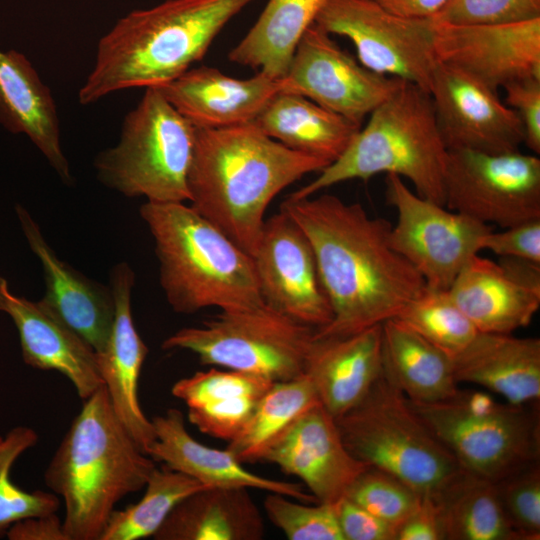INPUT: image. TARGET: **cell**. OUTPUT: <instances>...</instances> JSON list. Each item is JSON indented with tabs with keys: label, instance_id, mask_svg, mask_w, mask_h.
<instances>
[{
	"label": "cell",
	"instance_id": "7bdbcfd3",
	"mask_svg": "<svg viewBox=\"0 0 540 540\" xmlns=\"http://www.w3.org/2000/svg\"><path fill=\"white\" fill-rule=\"evenodd\" d=\"M504 103L518 115L524 128V144L540 153V78H526L506 85Z\"/></svg>",
	"mask_w": 540,
	"mask_h": 540
},
{
	"label": "cell",
	"instance_id": "8992f818",
	"mask_svg": "<svg viewBox=\"0 0 540 540\" xmlns=\"http://www.w3.org/2000/svg\"><path fill=\"white\" fill-rule=\"evenodd\" d=\"M447 153L429 92L403 81L369 114L342 155L289 196L310 197L341 182L383 173L409 180L420 197L444 206Z\"/></svg>",
	"mask_w": 540,
	"mask_h": 540
},
{
	"label": "cell",
	"instance_id": "4dcf8cb0",
	"mask_svg": "<svg viewBox=\"0 0 540 540\" xmlns=\"http://www.w3.org/2000/svg\"><path fill=\"white\" fill-rule=\"evenodd\" d=\"M382 373L410 401L434 403L459 391L452 357L395 318L382 323Z\"/></svg>",
	"mask_w": 540,
	"mask_h": 540
},
{
	"label": "cell",
	"instance_id": "d6a6232c",
	"mask_svg": "<svg viewBox=\"0 0 540 540\" xmlns=\"http://www.w3.org/2000/svg\"><path fill=\"white\" fill-rule=\"evenodd\" d=\"M434 498L444 540H518L494 482L463 470Z\"/></svg>",
	"mask_w": 540,
	"mask_h": 540
},
{
	"label": "cell",
	"instance_id": "ffe728a7",
	"mask_svg": "<svg viewBox=\"0 0 540 540\" xmlns=\"http://www.w3.org/2000/svg\"><path fill=\"white\" fill-rule=\"evenodd\" d=\"M134 282V272L126 262L112 268L109 285L115 303L114 321L105 347L96 353V360L116 416L146 453L155 441V431L138 398L139 378L149 350L137 332L132 316Z\"/></svg>",
	"mask_w": 540,
	"mask_h": 540
},
{
	"label": "cell",
	"instance_id": "836d02e7",
	"mask_svg": "<svg viewBox=\"0 0 540 540\" xmlns=\"http://www.w3.org/2000/svg\"><path fill=\"white\" fill-rule=\"evenodd\" d=\"M321 404L304 374L274 382L259 400L243 430L226 449L241 463L261 462L266 451L307 410Z\"/></svg>",
	"mask_w": 540,
	"mask_h": 540
},
{
	"label": "cell",
	"instance_id": "e575fe53",
	"mask_svg": "<svg viewBox=\"0 0 540 540\" xmlns=\"http://www.w3.org/2000/svg\"><path fill=\"white\" fill-rule=\"evenodd\" d=\"M198 480L162 464L155 466L142 498L111 514L100 540L153 537L173 508L190 494L207 488Z\"/></svg>",
	"mask_w": 540,
	"mask_h": 540
},
{
	"label": "cell",
	"instance_id": "ac0fdd59",
	"mask_svg": "<svg viewBox=\"0 0 540 540\" xmlns=\"http://www.w3.org/2000/svg\"><path fill=\"white\" fill-rule=\"evenodd\" d=\"M448 293L479 332L513 334L527 327L540 308V264L472 256Z\"/></svg>",
	"mask_w": 540,
	"mask_h": 540
},
{
	"label": "cell",
	"instance_id": "d4e9b609",
	"mask_svg": "<svg viewBox=\"0 0 540 540\" xmlns=\"http://www.w3.org/2000/svg\"><path fill=\"white\" fill-rule=\"evenodd\" d=\"M381 331L378 324L344 337L314 335L304 375L334 418L357 405L381 376Z\"/></svg>",
	"mask_w": 540,
	"mask_h": 540
},
{
	"label": "cell",
	"instance_id": "9c48e42d",
	"mask_svg": "<svg viewBox=\"0 0 540 540\" xmlns=\"http://www.w3.org/2000/svg\"><path fill=\"white\" fill-rule=\"evenodd\" d=\"M410 403L466 472L496 483L539 462V405L501 403L487 390L461 389L448 400Z\"/></svg>",
	"mask_w": 540,
	"mask_h": 540
},
{
	"label": "cell",
	"instance_id": "f1b7e54d",
	"mask_svg": "<svg viewBox=\"0 0 540 540\" xmlns=\"http://www.w3.org/2000/svg\"><path fill=\"white\" fill-rule=\"evenodd\" d=\"M265 523L247 488L207 487L181 500L155 540H261Z\"/></svg>",
	"mask_w": 540,
	"mask_h": 540
},
{
	"label": "cell",
	"instance_id": "f35d334b",
	"mask_svg": "<svg viewBox=\"0 0 540 540\" xmlns=\"http://www.w3.org/2000/svg\"><path fill=\"white\" fill-rule=\"evenodd\" d=\"M290 497L269 493L263 502L268 519L289 540H344L334 504L292 501Z\"/></svg>",
	"mask_w": 540,
	"mask_h": 540
},
{
	"label": "cell",
	"instance_id": "ab89813d",
	"mask_svg": "<svg viewBox=\"0 0 540 540\" xmlns=\"http://www.w3.org/2000/svg\"><path fill=\"white\" fill-rule=\"evenodd\" d=\"M518 540L540 539V465H527L495 483Z\"/></svg>",
	"mask_w": 540,
	"mask_h": 540
},
{
	"label": "cell",
	"instance_id": "7c38bea8",
	"mask_svg": "<svg viewBox=\"0 0 540 540\" xmlns=\"http://www.w3.org/2000/svg\"><path fill=\"white\" fill-rule=\"evenodd\" d=\"M386 199L396 210L389 240L422 276L427 287L448 290L480 240L492 229L464 214L420 197L401 177L386 175Z\"/></svg>",
	"mask_w": 540,
	"mask_h": 540
},
{
	"label": "cell",
	"instance_id": "f546056e",
	"mask_svg": "<svg viewBox=\"0 0 540 540\" xmlns=\"http://www.w3.org/2000/svg\"><path fill=\"white\" fill-rule=\"evenodd\" d=\"M291 150L331 164L349 146L361 125L299 94H274L251 122Z\"/></svg>",
	"mask_w": 540,
	"mask_h": 540
},
{
	"label": "cell",
	"instance_id": "83f0119b",
	"mask_svg": "<svg viewBox=\"0 0 540 540\" xmlns=\"http://www.w3.org/2000/svg\"><path fill=\"white\" fill-rule=\"evenodd\" d=\"M273 383L258 374L210 368L176 381L171 393L185 403L189 422L201 433L230 442Z\"/></svg>",
	"mask_w": 540,
	"mask_h": 540
},
{
	"label": "cell",
	"instance_id": "2e32d148",
	"mask_svg": "<svg viewBox=\"0 0 540 540\" xmlns=\"http://www.w3.org/2000/svg\"><path fill=\"white\" fill-rule=\"evenodd\" d=\"M429 94L447 150L486 154L520 151L525 138L523 125L498 92L437 61Z\"/></svg>",
	"mask_w": 540,
	"mask_h": 540
},
{
	"label": "cell",
	"instance_id": "f6af8a7d",
	"mask_svg": "<svg viewBox=\"0 0 540 540\" xmlns=\"http://www.w3.org/2000/svg\"><path fill=\"white\" fill-rule=\"evenodd\" d=\"M396 540H444L434 498L422 496L419 507L398 527Z\"/></svg>",
	"mask_w": 540,
	"mask_h": 540
},
{
	"label": "cell",
	"instance_id": "277c9868",
	"mask_svg": "<svg viewBox=\"0 0 540 540\" xmlns=\"http://www.w3.org/2000/svg\"><path fill=\"white\" fill-rule=\"evenodd\" d=\"M155 463L116 416L104 385L85 399L44 472L63 501L68 540H100L116 504L144 488Z\"/></svg>",
	"mask_w": 540,
	"mask_h": 540
},
{
	"label": "cell",
	"instance_id": "cb8c5ba5",
	"mask_svg": "<svg viewBox=\"0 0 540 540\" xmlns=\"http://www.w3.org/2000/svg\"><path fill=\"white\" fill-rule=\"evenodd\" d=\"M155 441L146 454L155 462L182 472L208 487H243L278 493L294 500L317 503L298 483L266 478L244 468L227 449L197 441L187 431L182 412L176 408L152 419Z\"/></svg>",
	"mask_w": 540,
	"mask_h": 540
},
{
	"label": "cell",
	"instance_id": "ee69618b",
	"mask_svg": "<svg viewBox=\"0 0 540 540\" xmlns=\"http://www.w3.org/2000/svg\"><path fill=\"white\" fill-rule=\"evenodd\" d=\"M344 540H396L398 527L363 509L346 497L334 503Z\"/></svg>",
	"mask_w": 540,
	"mask_h": 540
},
{
	"label": "cell",
	"instance_id": "1f68e13d",
	"mask_svg": "<svg viewBox=\"0 0 540 540\" xmlns=\"http://www.w3.org/2000/svg\"><path fill=\"white\" fill-rule=\"evenodd\" d=\"M327 0H268L255 24L229 52L231 62L283 78L304 32Z\"/></svg>",
	"mask_w": 540,
	"mask_h": 540
},
{
	"label": "cell",
	"instance_id": "b9f144b4",
	"mask_svg": "<svg viewBox=\"0 0 540 540\" xmlns=\"http://www.w3.org/2000/svg\"><path fill=\"white\" fill-rule=\"evenodd\" d=\"M480 250H488L499 257L528 260L540 264V218L503 228L493 229L480 240Z\"/></svg>",
	"mask_w": 540,
	"mask_h": 540
},
{
	"label": "cell",
	"instance_id": "8d00e7d4",
	"mask_svg": "<svg viewBox=\"0 0 540 540\" xmlns=\"http://www.w3.org/2000/svg\"><path fill=\"white\" fill-rule=\"evenodd\" d=\"M38 433L28 426H16L0 435V538L6 536L15 522L30 517L56 513L60 499L53 492H28L11 479V469L17 459L34 447Z\"/></svg>",
	"mask_w": 540,
	"mask_h": 540
},
{
	"label": "cell",
	"instance_id": "44dd1931",
	"mask_svg": "<svg viewBox=\"0 0 540 540\" xmlns=\"http://www.w3.org/2000/svg\"><path fill=\"white\" fill-rule=\"evenodd\" d=\"M16 214L29 247L42 266L45 293L39 302L95 353L100 352L110 336L115 315L110 285L92 280L62 261L24 207L17 205Z\"/></svg>",
	"mask_w": 540,
	"mask_h": 540
},
{
	"label": "cell",
	"instance_id": "484cf974",
	"mask_svg": "<svg viewBox=\"0 0 540 540\" xmlns=\"http://www.w3.org/2000/svg\"><path fill=\"white\" fill-rule=\"evenodd\" d=\"M452 363L458 383L479 385L512 405H539V338L478 332Z\"/></svg>",
	"mask_w": 540,
	"mask_h": 540
},
{
	"label": "cell",
	"instance_id": "7a4b0ae2",
	"mask_svg": "<svg viewBox=\"0 0 540 540\" xmlns=\"http://www.w3.org/2000/svg\"><path fill=\"white\" fill-rule=\"evenodd\" d=\"M326 166L325 161L268 137L252 123L196 128L187 177L190 206L253 256L274 197Z\"/></svg>",
	"mask_w": 540,
	"mask_h": 540
},
{
	"label": "cell",
	"instance_id": "30bf717a",
	"mask_svg": "<svg viewBox=\"0 0 540 540\" xmlns=\"http://www.w3.org/2000/svg\"><path fill=\"white\" fill-rule=\"evenodd\" d=\"M315 331L264 303L221 311L200 326L181 328L161 347L188 350L203 365L288 381L304 374Z\"/></svg>",
	"mask_w": 540,
	"mask_h": 540
},
{
	"label": "cell",
	"instance_id": "9a60e30c",
	"mask_svg": "<svg viewBox=\"0 0 540 540\" xmlns=\"http://www.w3.org/2000/svg\"><path fill=\"white\" fill-rule=\"evenodd\" d=\"M263 302L316 329L332 320L311 244L283 210L265 220L252 256Z\"/></svg>",
	"mask_w": 540,
	"mask_h": 540
},
{
	"label": "cell",
	"instance_id": "d6986e66",
	"mask_svg": "<svg viewBox=\"0 0 540 540\" xmlns=\"http://www.w3.org/2000/svg\"><path fill=\"white\" fill-rule=\"evenodd\" d=\"M261 462L298 477L317 502L334 504L369 465L344 445L335 418L321 405L302 414L266 451Z\"/></svg>",
	"mask_w": 540,
	"mask_h": 540
},
{
	"label": "cell",
	"instance_id": "603a6c76",
	"mask_svg": "<svg viewBox=\"0 0 540 540\" xmlns=\"http://www.w3.org/2000/svg\"><path fill=\"white\" fill-rule=\"evenodd\" d=\"M156 88L196 128L217 129L251 123L266 102L284 90V81L262 72L237 79L200 66Z\"/></svg>",
	"mask_w": 540,
	"mask_h": 540
},
{
	"label": "cell",
	"instance_id": "7dc6e473",
	"mask_svg": "<svg viewBox=\"0 0 540 540\" xmlns=\"http://www.w3.org/2000/svg\"><path fill=\"white\" fill-rule=\"evenodd\" d=\"M393 14L410 18H433L448 0H367Z\"/></svg>",
	"mask_w": 540,
	"mask_h": 540
},
{
	"label": "cell",
	"instance_id": "8fae6325",
	"mask_svg": "<svg viewBox=\"0 0 540 540\" xmlns=\"http://www.w3.org/2000/svg\"><path fill=\"white\" fill-rule=\"evenodd\" d=\"M314 23L348 38L369 70L429 92L437 63L434 18L399 16L367 0H327Z\"/></svg>",
	"mask_w": 540,
	"mask_h": 540
},
{
	"label": "cell",
	"instance_id": "60d3db41",
	"mask_svg": "<svg viewBox=\"0 0 540 540\" xmlns=\"http://www.w3.org/2000/svg\"><path fill=\"white\" fill-rule=\"evenodd\" d=\"M433 18L457 25L532 20L540 18V0H448Z\"/></svg>",
	"mask_w": 540,
	"mask_h": 540
},
{
	"label": "cell",
	"instance_id": "52a82bcc",
	"mask_svg": "<svg viewBox=\"0 0 540 540\" xmlns=\"http://www.w3.org/2000/svg\"><path fill=\"white\" fill-rule=\"evenodd\" d=\"M348 451L422 496L440 493L463 469L383 373L364 398L335 418Z\"/></svg>",
	"mask_w": 540,
	"mask_h": 540
},
{
	"label": "cell",
	"instance_id": "ba28073f",
	"mask_svg": "<svg viewBox=\"0 0 540 540\" xmlns=\"http://www.w3.org/2000/svg\"><path fill=\"white\" fill-rule=\"evenodd\" d=\"M195 139L196 127L148 87L126 114L118 143L96 156L97 178L126 197L184 203Z\"/></svg>",
	"mask_w": 540,
	"mask_h": 540
},
{
	"label": "cell",
	"instance_id": "74e56055",
	"mask_svg": "<svg viewBox=\"0 0 540 540\" xmlns=\"http://www.w3.org/2000/svg\"><path fill=\"white\" fill-rule=\"evenodd\" d=\"M344 497L397 527L420 505L422 495L396 476L368 466Z\"/></svg>",
	"mask_w": 540,
	"mask_h": 540
},
{
	"label": "cell",
	"instance_id": "5bb4252c",
	"mask_svg": "<svg viewBox=\"0 0 540 540\" xmlns=\"http://www.w3.org/2000/svg\"><path fill=\"white\" fill-rule=\"evenodd\" d=\"M283 81V91L358 125L403 82L363 66L315 23L301 37Z\"/></svg>",
	"mask_w": 540,
	"mask_h": 540
},
{
	"label": "cell",
	"instance_id": "bcb514c9",
	"mask_svg": "<svg viewBox=\"0 0 540 540\" xmlns=\"http://www.w3.org/2000/svg\"><path fill=\"white\" fill-rule=\"evenodd\" d=\"M6 537L9 540H68L63 521L56 513L21 519L9 527Z\"/></svg>",
	"mask_w": 540,
	"mask_h": 540
},
{
	"label": "cell",
	"instance_id": "4316f807",
	"mask_svg": "<svg viewBox=\"0 0 540 540\" xmlns=\"http://www.w3.org/2000/svg\"><path fill=\"white\" fill-rule=\"evenodd\" d=\"M0 123L27 135L61 180L72 182L52 94L31 63L15 51L0 52Z\"/></svg>",
	"mask_w": 540,
	"mask_h": 540
},
{
	"label": "cell",
	"instance_id": "e0dca14e",
	"mask_svg": "<svg viewBox=\"0 0 540 540\" xmlns=\"http://www.w3.org/2000/svg\"><path fill=\"white\" fill-rule=\"evenodd\" d=\"M434 52L438 62L498 92L512 82L540 78V18L468 25L436 21Z\"/></svg>",
	"mask_w": 540,
	"mask_h": 540
},
{
	"label": "cell",
	"instance_id": "6da1fadb",
	"mask_svg": "<svg viewBox=\"0 0 540 540\" xmlns=\"http://www.w3.org/2000/svg\"><path fill=\"white\" fill-rule=\"evenodd\" d=\"M303 230L314 252L332 320L316 337H344L395 318L426 284L390 244L392 224L359 203L323 194L280 207Z\"/></svg>",
	"mask_w": 540,
	"mask_h": 540
},
{
	"label": "cell",
	"instance_id": "3957f363",
	"mask_svg": "<svg viewBox=\"0 0 540 540\" xmlns=\"http://www.w3.org/2000/svg\"><path fill=\"white\" fill-rule=\"evenodd\" d=\"M252 1L166 0L128 13L98 42L79 102L88 105L116 91L158 87L177 78Z\"/></svg>",
	"mask_w": 540,
	"mask_h": 540
},
{
	"label": "cell",
	"instance_id": "7402d4cb",
	"mask_svg": "<svg viewBox=\"0 0 540 540\" xmlns=\"http://www.w3.org/2000/svg\"><path fill=\"white\" fill-rule=\"evenodd\" d=\"M0 311L8 314L19 334L24 362L66 377L84 401L102 385L95 351L39 301L17 296L0 277Z\"/></svg>",
	"mask_w": 540,
	"mask_h": 540
},
{
	"label": "cell",
	"instance_id": "5b68a950",
	"mask_svg": "<svg viewBox=\"0 0 540 540\" xmlns=\"http://www.w3.org/2000/svg\"><path fill=\"white\" fill-rule=\"evenodd\" d=\"M139 213L153 237L160 284L173 311L264 304L252 256L194 208L147 201Z\"/></svg>",
	"mask_w": 540,
	"mask_h": 540
},
{
	"label": "cell",
	"instance_id": "4fadbf2b",
	"mask_svg": "<svg viewBox=\"0 0 540 540\" xmlns=\"http://www.w3.org/2000/svg\"><path fill=\"white\" fill-rule=\"evenodd\" d=\"M444 191L447 209L486 225L540 218V159L520 151L448 150Z\"/></svg>",
	"mask_w": 540,
	"mask_h": 540
},
{
	"label": "cell",
	"instance_id": "d590c367",
	"mask_svg": "<svg viewBox=\"0 0 540 540\" xmlns=\"http://www.w3.org/2000/svg\"><path fill=\"white\" fill-rule=\"evenodd\" d=\"M395 319L451 357L463 350L479 332L448 290L427 286Z\"/></svg>",
	"mask_w": 540,
	"mask_h": 540
}]
</instances>
